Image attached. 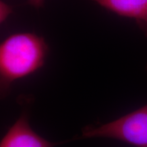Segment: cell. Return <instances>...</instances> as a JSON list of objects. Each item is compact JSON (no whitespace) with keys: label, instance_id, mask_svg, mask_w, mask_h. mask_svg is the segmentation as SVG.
I'll return each mask as SVG.
<instances>
[{"label":"cell","instance_id":"cell-1","mask_svg":"<svg viewBox=\"0 0 147 147\" xmlns=\"http://www.w3.org/2000/svg\"><path fill=\"white\" fill-rule=\"evenodd\" d=\"M49 51L45 38L33 33H17L0 45V86L4 95L14 81L41 68Z\"/></svg>","mask_w":147,"mask_h":147},{"label":"cell","instance_id":"cell-3","mask_svg":"<svg viewBox=\"0 0 147 147\" xmlns=\"http://www.w3.org/2000/svg\"><path fill=\"white\" fill-rule=\"evenodd\" d=\"M51 142L36 133L29 123L27 114H23L5 134L0 147H55Z\"/></svg>","mask_w":147,"mask_h":147},{"label":"cell","instance_id":"cell-2","mask_svg":"<svg viewBox=\"0 0 147 147\" xmlns=\"http://www.w3.org/2000/svg\"><path fill=\"white\" fill-rule=\"evenodd\" d=\"M106 138L136 147H147V104L121 118L96 127H87L79 138Z\"/></svg>","mask_w":147,"mask_h":147},{"label":"cell","instance_id":"cell-5","mask_svg":"<svg viewBox=\"0 0 147 147\" xmlns=\"http://www.w3.org/2000/svg\"><path fill=\"white\" fill-rule=\"evenodd\" d=\"M12 7L4 1H0V22L2 23L12 13Z\"/></svg>","mask_w":147,"mask_h":147},{"label":"cell","instance_id":"cell-6","mask_svg":"<svg viewBox=\"0 0 147 147\" xmlns=\"http://www.w3.org/2000/svg\"><path fill=\"white\" fill-rule=\"evenodd\" d=\"M28 1L29 4L38 8L43 6L44 3H45V0H28Z\"/></svg>","mask_w":147,"mask_h":147},{"label":"cell","instance_id":"cell-4","mask_svg":"<svg viewBox=\"0 0 147 147\" xmlns=\"http://www.w3.org/2000/svg\"><path fill=\"white\" fill-rule=\"evenodd\" d=\"M121 16L135 20L147 36V0H91Z\"/></svg>","mask_w":147,"mask_h":147}]
</instances>
